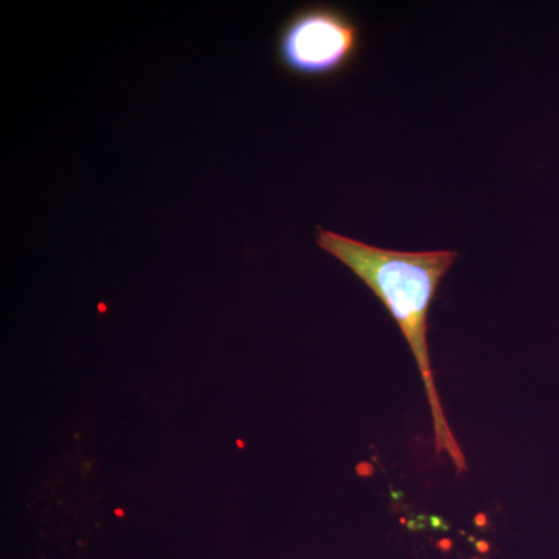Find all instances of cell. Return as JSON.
<instances>
[{"label":"cell","instance_id":"cell-1","mask_svg":"<svg viewBox=\"0 0 559 559\" xmlns=\"http://www.w3.org/2000/svg\"><path fill=\"white\" fill-rule=\"evenodd\" d=\"M318 245L355 272L399 323L428 393L436 452L439 455L447 452L457 473L468 469L437 395L428 348L430 305L441 280L457 260V253L452 250L400 252L374 248L322 227L318 229Z\"/></svg>","mask_w":559,"mask_h":559},{"label":"cell","instance_id":"cell-2","mask_svg":"<svg viewBox=\"0 0 559 559\" xmlns=\"http://www.w3.org/2000/svg\"><path fill=\"white\" fill-rule=\"evenodd\" d=\"M360 46L358 22L345 10L319 3L290 14L275 39V58L290 75L326 80L345 72Z\"/></svg>","mask_w":559,"mask_h":559}]
</instances>
